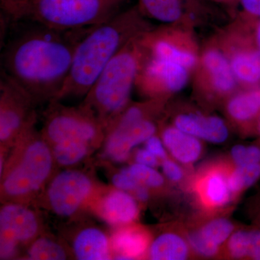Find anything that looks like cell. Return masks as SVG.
I'll return each mask as SVG.
<instances>
[{"label":"cell","mask_w":260,"mask_h":260,"mask_svg":"<svg viewBox=\"0 0 260 260\" xmlns=\"http://www.w3.org/2000/svg\"><path fill=\"white\" fill-rule=\"evenodd\" d=\"M162 140L172 158L184 165L194 164L203 153L201 140L175 126H169L162 131Z\"/></svg>","instance_id":"obj_17"},{"label":"cell","mask_w":260,"mask_h":260,"mask_svg":"<svg viewBox=\"0 0 260 260\" xmlns=\"http://www.w3.org/2000/svg\"><path fill=\"white\" fill-rule=\"evenodd\" d=\"M93 181L84 172L63 171L49 181L45 200L51 211L62 218L74 216L88 204L94 192Z\"/></svg>","instance_id":"obj_9"},{"label":"cell","mask_w":260,"mask_h":260,"mask_svg":"<svg viewBox=\"0 0 260 260\" xmlns=\"http://www.w3.org/2000/svg\"><path fill=\"white\" fill-rule=\"evenodd\" d=\"M235 225L229 219L219 218L213 219L204 224L200 232L209 242L215 245L221 246L226 243L233 233L235 232Z\"/></svg>","instance_id":"obj_28"},{"label":"cell","mask_w":260,"mask_h":260,"mask_svg":"<svg viewBox=\"0 0 260 260\" xmlns=\"http://www.w3.org/2000/svg\"><path fill=\"white\" fill-rule=\"evenodd\" d=\"M37 104L3 70L0 77V142L13 146L25 130L37 122Z\"/></svg>","instance_id":"obj_8"},{"label":"cell","mask_w":260,"mask_h":260,"mask_svg":"<svg viewBox=\"0 0 260 260\" xmlns=\"http://www.w3.org/2000/svg\"><path fill=\"white\" fill-rule=\"evenodd\" d=\"M112 254L116 259H137L148 253L150 236L142 228L124 225L111 238Z\"/></svg>","instance_id":"obj_15"},{"label":"cell","mask_w":260,"mask_h":260,"mask_svg":"<svg viewBox=\"0 0 260 260\" xmlns=\"http://www.w3.org/2000/svg\"><path fill=\"white\" fill-rule=\"evenodd\" d=\"M124 169L131 174L140 184H143L149 189H158L164 186L165 179L162 174L157 172L155 168L142 165V164H132Z\"/></svg>","instance_id":"obj_29"},{"label":"cell","mask_w":260,"mask_h":260,"mask_svg":"<svg viewBox=\"0 0 260 260\" xmlns=\"http://www.w3.org/2000/svg\"><path fill=\"white\" fill-rule=\"evenodd\" d=\"M230 62L238 81L249 88L260 85V51L257 47L239 51Z\"/></svg>","instance_id":"obj_22"},{"label":"cell","mask_w":260,"mask_h":260,"mask_svg":"<svg viewBox=\"0 0 260 260\" xmlns=\"http://www.w3.org/2000/svg\"><path fill=\"white\" fill-rule=\"evenodd\" d=\"M228 254L237 259L260 260V230L257 227L235 231L226 242Z\"/></svg>","instance_id":"obj_21"},{"label":"cell","mask_w":260,"mask_h":260,"mask_svg":"<svg viewBox=\"0 0 260 260\" xmlns=\"http://www.w3.org/2000/svg\"><path fill=\"white\" fill-rule=\"evenodd\" d=\"M73 252L79 260L110 259L112 257L111 239L99 228H84L75 234Z\"/></svg>","instance_id":"obj_16"},{"label":"cell","mask_w":260,"mask_h":260,"mask_svg":"<svg viewBox=\"0 0 260 260\" xmlns=\"http://www.w3.org/2000/svg\"><path fill=\"white\" fill-rule=\"evenodd\" d=\"M95 207L99 216L113 226L129 225L138 218L140 213L136 198L116 188L102 195Z\"/></svg>","instance_id":"obj_12"},{"label":"cell","mask_w":260,"mask_h":260,"mask_svg":"<svg viewBox=\"0 0 260 260\" xmlns=\"http://www.w3.org/2000/svg\"><path fill=\"white\" fill-rule=\"evenodd\" d=\"M127 0H29L24 20L51 28L97 26L121 13Z\"/></svg>","instance_id":"obj_5"},{"label":"cell","mask_w":260,"mask_h":260,"mask_svg":"<svg viewBox=\"0 0 260 260\" xmlns=\"http://www.w3.org/2000/svg\"><path fill=\"white\" fill-rule=\"evenodd\" d=\"M145 148H146L149 152L153 154L162 161L164 159L168 158L167 150L165 145L162 143V139L160 140L158 137L154 135L145 143Z\"/></svg>","instance_id":"obj_35"},{"label":"cell","mask_w":260,"mask_h":260,"mask_svg":"<svg viewBox=\"0 0 260 260\" xmlns=\"http://www.w3.org/2000/svg\"><path fill=\"white\" fill-rule=\"evenodd\" d=\"M160 166L164 176L172 182H179L184 177V171L174 160L169 158L164 159L160 162Z\"/></svg>","instance_id":"obj_34"},{"label":"cell","mask_w":260,"mask_h":260,"mask_svg":"<svg viewBox=\"0 0 260 260\" xmlns=\"http://www.w3.org/2000/svg\"><path fill=\"white\" fill-rule=\"evenodd\" d=\"M13 146L0 172L2 200L26 204L49 182L56 162L50 145L36 130L35 124L25 130Z\"/></svg>","instance_id":"obj_3"},{"label":"cell","mask_w":260,"mask_h":260,"mask_svg":"<svg viewBox=\"0 0 260 260\" xmlns=\"http://www.w3.org/2000/svg\"><path fill=\"white\" fill-rule=\"evenodd\" d=\"M203 63L218 93L225 94L234 90L237 79L230 61L223 54L216 50L208 51L203 56Z\"/></svg>","instance_id":"obj_20"},{"label":"cell","mask_w":260,"mask_h":260,"mask_svg":"<svg viewBox=\"0 0 260 260\" xmlns=\"http://www.w3.org/2000/svg\"><path fill=\"white\" fill-rule=\"evenodd\" d=\"M135 162L155 168V169L161 162L157 157L149 152L146 148L138 149L135 153Z\"/></svg>","instance_id":"obj_36"},{"label":"cell","mask_w":260,"mask_h":260,"mask_svg":"<svg viewBox=\"0 0 260 260\" xmlns=\"http://www.w3.org/2000/svg\"><path fill=\"white\" fill-rule=\"evenodd\" d=\"M49 103L42 133L49 145L65 141H83L94 145L102 141L105 129L93 111L82 104L78 107Z\"/></svg>","instance_id":"obj_6"},{"label":"cell","mask_w":260,"mask_h":260,"mask_svg":"<svg viewBox=\"0 0 260 260\" xmlns=\"http://www.w3.org/2000/svg\"><path fill=\"white\" fill-rule=\"evenodd\" d=\"M187 241L191 250L203 257H213L220 251V246L207 240L199 229L188 232Z\"/></svg>","instance_id":"obj_31"},{"label":"cell","mask_w":260,"mask_h":260,"mask_svg":"<svg viewBox=\"0 0 260 260\" xmlns=\"http://www.w3.org/2000/svg\"><path fill=\"white\" fill-rule=\"evenodd\" d=\"M174 126L198 139L215 144L224 143L229 136L225 121L216 116L182 114L175 118Z\"/></svg>","instance_id":"obj_14"},{"label":"cell","mask_w":260,"mask_h":260,"mask_svg":"<svg viewBox=\"0 0 260 260\" xmlns=\"http://www.w3.org/2000/svg\"><path fill=\"white\" fill-rule=\"evenodd\" d=\"M138 8L142 14L162 23L177 22L183 14L182 0H138Z\"/></svg>","instance_id":"obj_23"},{"label":"cell","mask_w":260,"mask_h":260,"mask_svg":"<svg viewBox=\"0 0 260 260\" xmlns=\"http://www.w3.org/2000/svg\"><path fill=\"white\" fill-rule=\"evenodd\" d=\"M26 256L32 260H63L68 257L64 246L48 237H38L32 241L29 244Z\"/></svg>","instance_id":"obj_26"},{"label":"cell","mask_w":260,"mask_h":260,"mask_svg":"<svg viewBox=\"0 0 260 260\" xmlns=\"http://www.w3.org/2000/svg\"><path fill=\"white\" fill-rule=\"evenodd\" d=\"M140 35L130 40L113 58L84 99L83 104L93 111L105 131L129 106L132 90L142 68Z\"/></svg>","instance_id":"obj_4"},{"label":"cell","mask_w":260,"mask_h":260,"mask_svg":"<svg viewBox=\"0 0 260 260\" xmlns=\"http://www.w3.org/2000/svg\"><path fill=\"white\" fill-rule=\"evenodd\" d=\"M153 56L180 64L187 69L194 67L197 62L195 54L165 39H156L150 45Z\"/></svg>","instance_id":"obj_25"},{"label":"cell","mask_w":260,"mask_h":260,"mask_svg":"<svg viewBox=\"0 0 260 260\" xmlns=\"http://www.w3.org/2000/svg\"><path fill=\"white\" fill-rule=\"evenodd\" d=\"M243 8L248 15L260 18V0H240Z\"/></svg>","instance_id":"obj_37"},{"label":"cell","mask_w":260,"mask_h":260,"mask_svg":"<svg viewBox=\"0 0 260 260\" xmlns=\"http://www.w3.org/2000/svg\"><path fill=\"white\" fill-rule=\"evenodd\" d=\"M187 68L152 56L143 71L144 82L155 91L175 93L186 86L189 79Z\"/></svg>","instance_id":"obj_13"},{"label":"cell","mask_w":260,"mask_h":260,"mask_svg":"<svg viewBox=\"0 0 260 260\" xmlns=\"http://www.w3.org/2000/svg\"><path fill=\"white\" fill-rule=\"evenodd\" d=\"M152 104H133L109 124L105 131L104 155L116 162H125L132 150L156 133L150 118Z\"/></svg>","instance_id":"obj_7"},{"label":"cell","mask_w":260,"mask_h":260,"mask_svg":"<svg viewBox=\"0 0 260 260\" xmlns=\"http://www.w3.org/2000/svg\"><path fill=\"white\" fill-rule=\"evenodd\" d=\"M260 179V164L254 165L235 166L229 169L228 182L233 198L251 187Z\"/></svg>","instance_id":"obj_27"},{"label":"cell","mask_w":260,"mask_h":260,"mask_svg":"<svg viewBox=\"0 0 260 260\" xmlns=\"http://www.w3.org/2000/svg\"><path fill=\"white\" fill-rule=\"evenodd\" d=\"M189 242L179 234L166 232L150 243L148 259L153 260H184L190 254Z\"/></svg>","instance_id":"obj_19"},{"label":"cell","mask_w":260,"mask_h":260,"mask_svg":"<svg viewBox=\"0 0 260 260\" xmlns=\"http://www.w3.org/2000/svg\"><path fill=\"white\" fill-rule=\"evenodd\" d=\"M230 168L213 166L201 173L194 184V191L200 203L210 210L229 204L233 196L228 182Z\"/></svg>","instance_id":"obj_11"},{"label":"cell","mask_w":260,"mask_h":260,"mask_svg":"<svg viewBox=\"0 0 260 260\" xmlns=\"http://www.w3.org/2000/svg\"><path fill=\"white\" fill-rule=\"evenodd\" d=\"M256 222H257V223H256L255 226L257 227L260 230V213L258 215V218L257 220H256Z\"/></svg>","instance_id":"obj_40"},{"label":"cell","mask_w":260,"mask_h":260,"mask_svg":"<svg viewBox=\"0 0 260 260\" xmlns=\"http://www.w3.org/2000/svg\"><path fill=\"white\" fill-rule=\"evenodd\" d=\"M113 186L116 189L126 191L132 195L135 194L143 184L135 179L131 174L123 169L120 172L116 173L112 177Z\"/></svg>","instance_id":"obj_33"},{"label":"cell","mask_w":260,"mask_h":260,"mask_svg":"<svg viewBox=\"0 0 260 260\" xmlns=\"http://www.w3.org/2000/svg\"><path fill=\"white\" fill-rule=\"evenodd\" d=\"M231 158L237 167L260 164V144L234 145Z\"/></svg>","instance_id":"obj_30"},{"label":"cell","mask_w":260,"mask_h":260,"mask_svg":"<svg viewBox=\"0 0 260 260\" xmlns=\"http://www.w3.org/2000/svg\"><path fill=\"white\" fill-rule=\"evenodd\" d=\"M141 15L137 7L94 27L77 48L69 75L55 100L85 96L113 58L144 30Z\"/></svg>","instance_id":"obj_2"},{"label":"cell","mask_w":260,"mask_h":260,"mask_svg":"<svg viewBox=\"0 0 260 260\" xmlns=\"http://www.w3.org/2000/svg\"><path fill=\"white\" fill-rule=\"evenodd\" d=\"M256 135H257L258 136H259V144H260V116H259V120H258L257 125H256Z\"/></svg>","instance_id":"obj_39"},{"label":"cell","mask_w":260,"mask_h":260,"mask_svg":"<svg viewBox=\"0 0 260 260\" xmlns=\"http://www.w3.org/2000/svg\"><path fill=\"white\" fill-rule=\"evenodd\" d=\"M41 224L34 210L24 203H5L0 210V257L14 258L19 247L39 237Z\"/></svg>","instance_id":"obj_10"},{"label":"cell","mask_w":260,"mask_h":260,"mask_svg":"<svg viewBox=\"0 0 260 260\" xmlns=\"http://www.w3.org/2000/svg\"><path fill=\"white\" fill-rule=\"evenodd\" d=\"M255 40L256 47L260 51V21L257 24L255 32Z\"/></svg>","instance_id":"obj_38"},{"label":"cell","mask_w":260,"mask_h":260,"mask_svg":"<svg viewBox=\"0 0 260 260\" xmlns=\"http://www.w3.org/2000/svg\"><path fill=\"white\" fill-rule=\"evenodd\" d=\"M50 146L56 164L68 167L86 158L94 145L83 141H65Z\"/></svg>","instance_id":"obj_24"},{"label":"cell","mask_w":260,"mask_h":260,"mask_svg":"<svg viewBox=\"0 0 260 260\" xmlns=\"http://www.w3.org/2000/svg\"><path fill=\"white\" fill-rule=\"evenodd\" d=\"M29 21L5 44L2 70L38 105L55 100L69 75L77 48L95 26L63 30Z\"/></svg>","instance_id":"obj_1"},{"label":"cell","mask_w":260,"mask_h":260,"mask_svg":"<svg viewBox=\"0 0 260 260\" xmlns=\"http://www.w3.org/2000/svg\"><path fill=\"white\" fill-rule=\"evenodd\" d=\"M28 3L29 0H0L4 20L12 23L23 20Z\"/></svg>","instance_id":"obj_32"},{"label":"cell","mask_w":260,"mask_h":260,"mask_svg":"<svg viewBox=\"0 0 260 260\" xmlns=\"http://www.w3.org/2000/svg\"><path fill=\"white\" fill-rule=\"evenodd\" d=\"M227 112L234 121L253 126L256 133L260 116V85L234 95L227 104Z\"/></svg>","instance_id":"obj_18"}]
</instances>
